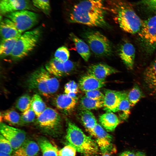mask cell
Listing matches in <instances>:
<instances>
[{"mask_svg": "<svg viewBox=\"0 0 156 156\" xmlns=\"http://www.w3.org/2000/svg\"><path fill=\"white\" fill-rule=\"evenodd\" d=\"M138 34L146 52L153 53L156 49V15L143 21Z\"/></svg>", "mask_w": 156, "mask_h": 156, "instance_id": "8", "label": "cell"}, {"mask_svg": "<svg viewBox=\"0 0 156 156\" xmlns=\"http://www.w3.org/2000/svg\"><path fill=\"white\" fill-rule=\"evenodd\" d=\"M0 131L1 134L9 142L14 150L18 148L25 141L26 133L21 129L1 122Z\"/></svg>", "mask_w": 156, "mask_h": 156, "instance_id": "11", "label": "cell"}, {"mask_svg": "<svg viewBox=\"0 0 156 156\" xmlns=\"http://www.w3.org/2000/svg\"><path fill=\"white\" fill-rule=\"evenodd\" d=\"M142 2L148 9L156 12V0H142Z\"/></svg>", "mask_w": 156, "mask_h": 156, "instance_id": "40", "label": "cell"}, {"mask_svg": "<svg viewBox=\"0 0 156 156\" xmlns=\"http://www.w3.org/2000/svg\"><path fill=\"white\" fill-rule=\"evenodd\" d=\"M31 98L27 94L22 96L16 101V107L22 113L27 110L31 107Z\"/></svg>", "mask_w": 156, "mask_h": 156, "instance_id": "32", "label": "cell"}, {"mask_svg": "<svg viewBox=\"0 0 156 156\" xmlns=\"http://www.w3.org/2000/svg\"><path fill=\"white\" fill-rule=\"evenodd\" d=\"M0 31L2 39L20 37L22 35L14 23L6 17L1 22Z\"/></svg>", "mask_w": 156, "mask_h": 156, "instance_id": "20", "label": "cell"}, {"mask_svg": "<svg viewBox=\"0 0 156 156\" xmlns=\"http://www.w3.org/2000/svg\"><path fill=\"white\" fill-rule=\"evenodd\" d=\"M106 83L105 80L99 79L87 74L81 78L78 85L79 89L85 92L94 90H99L105 86Z\"/></svg>", "mask_w": 156, "mask_h": 156, "instance_id": "19", "label": "cell"}, {"mask_svg": "<svg viewBox=\"0 0 156 156\" xmlns=\"http://www.w3.org/2000/svg\"><path fill=\"white\" fill-rule=\"evenodd\" d=\"M27 84L30 90L46 97H51L58 90L59 82L57 77L41 67L29 76Z\"/></svg>", "mask_w": 156, "mask_h": 156, "instance_id": "3", "label": "cell"}, {"mask_svg": "<svg viewBox=\"0 0 156 156\" xmlns=\"http://www.w3.org/2000/svg\"><path fill=\"white\" fill-rule=\"evenodd\" d=\"M83 37L91 51L99 56H107L112 53L111 42L107 38L97 31L86 32Z\"/></svg>", "mask_w": 156, "mask_h": 156, "instance_id": "6", "label": "cell"}, {"mask_svg": "<svg viewBox=\"0 0 156 156\" xmlns=\"http://www.w3.org/2000/svg\"><path fill=\"white\" fill-rule=\"evenodd\" d=\"M32 3L35 7L45 14L49 15L50 14L51 8L49 0H32Z\"/></svg>", "mask_w": 156, "mask_h": 156, "instance_id": "33", "label": "cell"}, {"mask_svg": "<svg viewBox=\"0 0 156 156\" xmlns=\"http://www.w3.org/2000/svg\"><path fill=\"white\" fill-rule=\"evenodd\" d=\"M36 116L37 117L30 107L29 109L22 113L21 115V124H27L33 122L35 120Z\"/></svg>", "mask_w": 156, "mask_h": 156, "instance_id": "36", "label": "cell"}, {"mask_svg": "<svg viewBox=\"0 0 156 156\" xmlns=\"http://www.w3.org/2000/svg\"><path fill=\"white\" fill-rule=\"evenodd\" d=\"M30 0H0V12L3 15L23 10H35Z\"/></svg>", "mask_w": 156, "mask_h": 156, "instance_id": "13", "label": "cell"}, {"mask_svg": "<svg viewBox=\"0 0 156 156\" xmlns=\"http://www.w3.org/2000/svg\"><path fill=\"white\" fill-rule=\"evenodd\" d=\"M76 150L70 144L67 145L59 151V156H75Z\"/></svg>", "mask_w": 156, "mask_h": 156, "instance_id": "39", "label": "cell"}, {"mask_svg": "<svg viewBox=\"0 0 156 156\" xmlns=\"http://www.w3.org/2000/svg\"><path fill=\"white\" fill-rule=\"evenodd\" d=\"M40 149L38 144L35 141H25L12 156H35L38 153Z\"/></svg>", "mask_w": 156, "mask_h": 156, "instance_id": "21", "label": "cell"}, {"mask_svg": "<svg viewBox=\"0 0 156 156\" xmlns=\"http://www.w3.org/2000/svg\"><path fill=\"white\" fill-rule=\"evenodd\" d=\"M107 10L104 0H81L74 5L69 14L70 21L93 27L106 25Z\"/></svg>", "mask_w": 156, "mask_h": 156, "instance_id": "1", "label": "cell"}, {"mask_svg": "<svg viewBox=\"0 0 156 156\" xmlns=\"http://www.w3.org/2000/svg\"><path fill=\"white\" fill-rule=\"evenodd\" d=\"M70 56L69 51L66 47L62 46L58 48L54 54V58L62 62H65L68 61Z\"/></svg>", "mask_w": 156, "mask_h": 156, "instance_id": "34", "label": "cell"}, {"mask_svg": "<svg viewBox=\"0 0 156 156\" xmlns=\"http://www.w3.org/2000/svg\"><path fill=\"white\" fill-rule=\"evenodd\" d=\"M76 65L70 60L62 62L53 58L47 62L45 68L51 74L57 78L68 75L76 68Z\"/></svg>", "mask_w": 156, "mask_h": 156, "instance_id": "12", "label": "cell"}, {"mask_svg": "<svg viewBox=\"0 0 156 156\" xmlns=\"http://www.w3.org/2000/svg\"><path fill=\"white\" fill-rule=\"evenodd\" d=\"M79 116L82 123L89 132L97 123L94 116L90 110L82 109Z\"/></svg>", "mask_w": 156, "mask_h": 156, "instance_id": "24", "label": "cell"}, {"mask_svg": "<svg viewBox=\"0 0 156 156\" xmlns=\"http://www.w3.org/2000/svg\"><path fill=\"white\" fill-rule=\"evenodd\" d=\"M0 156H12L11 154L0 152Z\"/></svg>", "mask_w": 156, "mask_h": 156, "instance_id": "43", "label": "cell"}, {"mask_svg": "<svg viewBox=\"0 0 156 156\" xmlns=\"http://www.w3.org/2000/svg\"><path fill=\"white\" fill-rule=\"evenodd\" d=\"M127 92L126 91L105 90L103 101L104 110L106 112H118L120 102Z\"/></svg>", "mask_w": 156, "mask_h": 156, "instance_id": "14", "label": "cell"}, {"mask_svg": "<svg viewBox=\"0 0 156 156\" xmlns=\"http://www.w3.org/2000/svg\"><path fill=\"white\" fill-rule=\"evenodd\" d=\"M31 107L37 117L42 113L47 108L45 103L38 94H34L32 97Z\"/></svg>", "mask_w": 156, "mask_h": 156, "instance_id": "29", "label": "cell"}, {"mask_svg": "<svg viewBox=\"0 0 156 156\" xmlns=\"http://www.w3.org/2000/svg\"><path fill=\"white\" fill-rule=\"evenodd\" d=\"M135 156H146V155L144 153L138 151L135 154Z\"/></svg>", "mask_w": 156, "mask_h": 156, "instance_id": "42", "label": "cell"}, {"mask_svg": "<svg viewBox=\"0 0 156 156\" xmlns=\"http://www.w3.org/2000/svg\"><path fill=\"white\" fill-rule=\"evenodd\" d=\"M89 133L95 137L99 148L103 154H109L116 151L115 147L112 143V136L100 125L97 123Z\"/></svg>", "mask_w": 156, "mask_h": 156, "instance_id": "9", "label": "cell"}, {"mask_svg": "<svg viewBox=\"0 0 156 156\" xmlns=\"http://www.w3.org/2000/svg\"><path fill=\"white\" fill-rule=\"evenodd\" d=\"M144 96V94L137 84L134 85L128 94V98L131 107L135 105L141 98Z\"/></svg>", "mask_w": 156, "mask_h": 156, "instance_id": "31", "label": "cell"}, {"mask_svg": "<svg viewBox=\"0 0 156 156\" xmlns=\"http://www.w3.org/2000/svg\"><path fill=\"white\" fill-rule=\"evenodd\" d=\"M79 85L74 81H70L65 85V93L73 97H76L79 91Z\"/></svg>", "mask_w": 156, "mask_h": 156, "instance_id": "35", "label": "cell"}, {"mask_svg": "<svg viewBox=\"0 0 156 156\" xmlns=\"http://www.w3.org/2000/svg\"><path fill=\"white\" fill-rule=\"evenodd\" d=\"M119 156H135V154L130 151H126L123 152Z\"/></svg>", "mask_w": 156, "mask_h": 156, "instance_id": "41", "label": "cell"}, {"mask_svg": "<svg viewBox=\"0 0 156 156\" xmlns=\"http://www.w3.org/2000/svg\"><path fill=\"white\" fill-rule=\"evenodd\" d=\"M38 144L42 156H59V151L57 147L46 139H40Z\"/></svg>", "mask_w": 156, "mask_h": 156, "instance_id": "25", "label": "cell"}, {"mask_svg": "<svg viewBox=\"0 0 156 156\" xmlns=\"http://www.w3.org/2000/svg\"><path fill=\"white\" fill-rule=\"evenodd\" d=\"M107 10L113 15L120 27L129 34H138L143 21L135 12L132 5L126 0H105Z\"/></svg>", "mask_w": 156, "mask_h": 156, "instance_id": "2", "label": "cell"}, {"mask_svg": "<svg viewBox=\"0 0 156 156\" xmlns=\"http://www.w3.org/2000/svg\"><path fill=\"white\" fill-rule=\"evenodd\" d=\"M70 35L78 53L85 61H88L90 55L89 46L73 33H71Z\"/></svg>", "mask_w": 156, "mask_h": 156, "instance_id": "23", "label": "cell"}, {"mask_svg": "<svg viewBox=\"0 0 156 156\" xmlns=\"http://www.w3.org/2000/svg\"><path fill=\"white\" fill-rule=\"evenodd\" d=\"M85 96L94 100L103 101L104 94L99 90H96L85 92Z\"/></svg>", "mask_w": 156, "mask_h": 156, "instance_id": "38", "label": "cell"}, {"mask_svg": "<svg viewBox=\"0 0 156 156\" xmlns=\"http://www.w3.org/2000/svg\"><path fill=\"white\" fill-rule=\"evenodd\" d=\"M80 104L82 109L90 111L99 109L103 107V101L94 100L85 96L81 98Z\"/></svg>", "mask_w": 156, "mask_h": 156, "instance_id": "27", "label": "cell"}, {"mask_svg": "<svg viewBox=\"0 0 156 156\" xmlns=\"http://www.w3.org/2000/svg\"><path fill=\"white\" fill-rule=\"evenodd\" d=\"M146 88L152 95H156V58L147 67L143 73Z\"/></svg>", "mask_w": 156, "mask_h": 156, "instance_id": "15", "label": "cell"}, {"mask_svg": "<svg viewBox=\"0 0 156 156\" xmlns=\"http://www.w3.org/2000/svg\"><path fill=\"white\" fill-rule=\"evenodd\" d=\"M128 92L125 95L120 104L118 112H120L119 118L120 119L126 120L130 114V103L128 98Z\"/></svg>", "mask_w": 156, "mask_h": 156, "instance_id": "30", "label": "cell"}, {"mask_svg": "<svg viewBox=\"0 0 156 156\" xmlns=\"http://www.w3.org/2000/svg\"><path fill=\"white\" fill-rule=\"evenodd\" d=\"M88 74L102 80H105L107 76L118 72L115 68L107 64L98 63L92 64L87 68Z\"/></svg>", "mask_w": 156, "mask_h": 156, "instance_id": "16", "label": "cell"}, {"mask_svg": "<svg viewBox=\"0 0 156 156\" xmlns=\"http://www.w3.org/2000/svg\"><path fill=\"white\" fill-rule=\"evenodd\" d=\"M41 34V29L38 27L22 34L10 55L12 58L19 60L27 56L36 46Z\"/></svg>", "mask_w": 156, "mask_h": 156, "instance_id": "5", "label": "cell"}, {"mask_svg": "<svg viewBox=\"0 0 156 156\" xmlns=\"http://www.w3.org/2000/svg\"><path fill=\"white\" fill-rule=\"evenodd\" d=\"M61 121V118L59 113L50 107H47L36 119V122L39 127L49 131L57 129Z\"/></svg>", "mask_w": 156, "mask_h": 156, "instance_id": "10", "label": "cell"}, {"mask_svg": "<svg viewBox=\"0 0 156 156\" xmlns=\"http://www.w3.org/2000/svg\"><path fill=\"white\" fill-rule=\"evenodd\" d=\"M66 138L69 144L81 153L93 155L99 151V147L96 141L70 121L68 123Z\"/></svg>", "mask_w": 156, "mask_h": 156, "instance_id": "4", "label": "cell"}, {"mask_svg": "<svg viewBox=\"0 0 156 156\" xmlns=\"http://www.w3.org/2000/svg\"><path fill=\"white\" fill-rule=\"evenodd\" d=\"M119 55L127 69L132 70L135 57V49L133 45L127 41L124 42L120 47Z\"/></svg>", "mask_w": 156, "mask_h": 156, "instance_id": "17", "label": "cell"}, {"mask_svg": "<svg viewBox=\"0 0 156 156\" xmlns=\"http://www.w3.org/2000/svg\"><path fill=\"white\" fill-rule=\"evenodd\" d=\"M12 125L21 124V116L14 110H8L1 113L0 118Z\"/></svg>", "mask_w": 156, "mask_h": 156, "instance_id": "28", "label": "cell"}, {"mask_svg": "<svg viewBox=\"0 0 156 156\" xmlns=\"http://www.w3.org/2000/svg\"><path fill=\"white\" fill-rule=\"evenodd\" d=\"M13 149L9 142L2 135H0V152L11 154Z\"/></svg>", "mask_w": 156, "mask_h": 156, "instance_id": "37", "label": "cell"}, {"mask_svg": "<svg viewBox=\"0 0 156 156\" xmlns=\"http://www.w3.org/2000/svg\"><path fill=\"white\" fill-rule=\"evenodd\" d=\"M99 121L107 131H114L121 122L120 119L113 112H107L100 116Z\"/></svg>", "mask_w": 156, "mask_h": 156, "instance_id": "22", "label": "cell"}, {"mask_svg": "<svg viewBox=\"0 0 156 156\" xmlns=\"http://www.w3.org/2000/svg\"><path fill=\"white\" fill-rule=\"evenodd\" d=\"M102 156H111L109 154L107 153H104Z\"/></svg>", "mask_w": 156, "mask_h": 156, "instance_id": "44", "label": "cell"}, {"mask_svg": "<svg viewBox=\"0 0 156 156\" xmlns=\"http://www.w3.org/2000/svg\"><path fill=\"white\" fill-rule=\"evenodd\" d=\"M20 37L1 40L0 46V55L1 57L4 58L11 55L16 42Z\"/></svg>", "mask_w": 156, "mask_h": 156, "instance_id": "26", "label": "cell"}, {"mask_svg": "<svg viewBox=\"0 0 156 156\" xmlns=\"http://www.w3.org/2000/svg\"><path fill=\"white\" fill-rule=\"evenodd\" d=\"M77 102V97H73L65 93L57 95L54 103L59 109L65 113H69L75 108Z\"/></svg>", "mask_w": 156, "mask_h": 156, "instance_id": "18", "label": "cell"}, {"mask_svg": "<svg viewBox=\"0 0 156 156\" xmlns=\"http://www.w3.org/2000/svg\"><path fill=\"white\" fill-rule=\"evenodd\" d=\"M5 16L14 23L21 34L35 26L39 20L38 14L28 10L14 12Z\"/></svg>", "mask_w": 156, "mask_h": 156, "instance_id": "7", "label": "cell"}]
</instances>
